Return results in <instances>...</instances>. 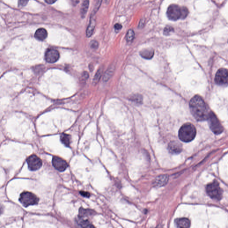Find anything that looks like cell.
<instances>
[{
	"label": "cell",
	"instance_id": "1",
	"mask_svg": "<svg viewBox=\"0 0 228 228\" xmlns=\"http://www.w3.org/2000/svg\"><path fill=\"white\" fill-rule=\"evenodd\" d=\"M189 107L191 114L196 120L204 121L208 118L210 112L204 100L200 96H194L191 99Z\"/></svg>",
	"mask_w": 228,
	"mask_h": 228
},
{
	"label": "cell",
	"instance_id": "2",
	"mask_svg": "<svg viewBox=\"0 0 228 228\" xmlns=\"http://www.w3.org/2000/svg\"><path fill=\"white\" fill-rule=\"evenodd\" d=\"M188 14V11L185 7L179 6L175 4L170 5L167 11L168 18L172 21H177L179 19H184Z\"/></svg>",
	"mask_w": 228,
	"mask_h": 228
},
{
	"label": "cell",
	"instance_id": "3",
	"mask_svg": "<svg viewBox=\"0 0 228 228\" xmlns=\"http://www.w3.org/2000/svg\"><path fill=\"white\" fill-rule=\"evenodd\" d=\"M196 131L195 127L190 123L184 124L179 131L180 139L184 142H189L195 138Z\"/></svg>",
	"mask_w": 228,
	"mask_h": 228
},
{
	"label": "cell",
	"instance_id": "4",
	"mask_svg": "<svg viewBox=\"0 0 228 228\" xmlns=\"http://www.w3.org/2000/svg\"><path fill=\"white\" fill-rule=\"evenodd\" d=\"M206 190L208 195L213 199L219 200L222 198V191L217 181L215 180L208 184Z\"/></svg>",
	"mask_w": 228,
	"mask_h": 228
},
{
	"label": "cell",
	"instance_id": "5",
	"mask_svg": "<svg viewBox=\"0 0 228 228\" xmlns=\"http://www.w3.org/2000/svg\"><path fill=\"white\" fill-rule=\"evenodd\" d=\"M19 201L25 207L37 204L39 198L35 194L29 191H24L21 193Z\"/></svg>",
	"mask_w": 228,
	"mask_h": 228
},
{
	"label": "cell",
	"instance_id": "6",
	"mask_svg": "<svg viewBox=\"0 0 228 228\" xmlns=\"http://www.w3.org/2000/svg\"><path fill=\"white\" fill-rule=\"evenodd\" d=\"M207 120L210 128L215 134H220L223 131V127L216 115L213 112H210Z\"/></svg>",
	"mask_w": 228,
	"mask_h": 228
},
{
	"label": "cell",
	"instance_id": "7",
	"mask_svg": "<svg viewBox=\"0 0 228 228\" xmlns=\"http://www.w3.org/2000/svg\"><path fill=\"white\" fill-rule=\"evenodd\" d=\"M28 168L31 171H36L40 169L42 165V162L36 155L30 156L26 160Z\"/></svg>",
	"mask_w": 228,
	"mask_h": 228
},
{
	"label": "cell",
	"instance_id": "8",
	"mask_svg": "<svg viewBox=\"0 0 228 228\" xmlns=\"http://www.w3.org/2000/svg\"><path fill=\"white\" fill-rule=\"evenodd\" d=\"M216 83L219 85L226 84L228 82L227 70L221 68L217 71L215 77Z\"/></svg>",
	"mask_w": 228,
	"mask_h": 228
},
{
	"label": "cell",
	"instance_id": "9",
	"mask_svg": "<svg viewBox=\"0 0 228 228\" xmlns=\"http://www.w3.org/2000/svg\"><path fill=\"white\" fill-rule=\"evenodd\" d=\"M60 54L56 49H49L46 50L45 54V58L47 62L53 63L58 61L59 59Z\"/></svg>",
	"mask_w": 228,
	"mask_h": 228
},
{
	"label": "cell",
	"instance_id": "10",
	"mask_svg": "<svg viewBox=\"0 0 228 228\" xmlns=\"http://www.w3.org/2000/svg\"><path fill=\"white\" fill-rule=\"evenodd\" d=\"M52 164L54 167L60 172L65 171L68 166L67 163L65 160L55 156L53 158Z\"/></svg>",
	"mask_w": 228,
	"mask_h": 228
},
{
	"label": "cell",
	"instance_id": "11",
	"mask_svg": "<svg viewBox=\"0 0 228 228\" xmlns=\"http://www.w3.org/2000/svg\"><path fill=\"white\" fill-rule=\"evenodd\" d=\"M168 148L170 153L175 154L180 153L182 150L181 144L176 141L171 142L169 144Z\"/></svg>",
	"mask_w": 228,
	"mask_h": 228
},
{
	"label": "cell",
	"instance_id": "12",
	"mask_svg": "<svg viewBox=\"0 0 228 228\" xmlns=\"http://www.w3.org/2000/svg\"><path fill=\"white\" fill-rule=\"evenodd\" d=\"M175 222L178 228H189L191 226L190 220L186 218L177 219Z\"/></svg>",
	"mask_w": 228,
	"mask_h": 228
},
{
	"label": "cell",
	"instance_id": "13",
	"mask_svg": "<svg viewBox=\"0 0 228 228\" xmlns=\"http://www.w3.org/2000/svg\"><path fill=\"white\" fill-rule=\"evenodd\" d=\"M35 38L37 40L43 41L46 39L48 36L47 31L44 28H39L36 30L34 34Z\"/></svg>",
	"mask_w": 228,
	"mask_h": 228
},
{
	"label": "cell",
	"instance_id": "14",
	"mask_svg": "<svg viewBox=\"0 0 228 228\" xmlns=\"http://www.w3.org/2000/svg\"><path fill=\"white\" fill-rule=\"evenodd\" d=\"M169 177L166 175H162L157 177L154 182V185L156 187H161L168 182Z\"/></svg>",
	"mask_w": 228,
	"mask_h": 228
},
{
	"label": "cell",
	"instance_id": "15",
	"mask_svg": "<svg viewBox=\"0 0 228 228\" xmlns=\"http://www.w3.org/2000/svg\"><path fill=\"white\" fill-rule=\"evenodd\" d=\"M96 22L95 19L93 18H91L90 19V22L88 28H87V36L88 37H90L92 36L93 33H94V30H95V27H96Z\"/></svg>",
	"mask_w": 228,
	"mask_h": 228
},
{
	"label": "cell",
	"instance_id": "16",
	"mask_svg": "<svg viewBox=\"0 0 228 228\" xmlns=\"http://www.w3.org/2000/svg\"><path fill=\"white\" fill-rule=\"evenodd\" d=\"M140 54L143 58L150 59L154 55V51L151 49H146L140 52Z\"/></svg>",
	"mask_w": 228,
	"mask_h": 228
},
{
	"label": "cell",
	"instance_id": "17",
	"mask_svg": "<svg viewBox=\"0 0 228 228\" xmlns=\"http://www.w3.org/2000/svg\"><path fill=\"white\" fill-rule=\"evenodd\" d=\"M78 223L82 228H95V226L88 220H85L80 217H79Z\"/></svg>",
	"mask_w": 228,
	"mask_h": 228
},
{
	"label": "cell",
	"instance_id": "18",
	"mask_svg": "<svg viewBox=\"0 0 228 228\" xmlns=\"http://www.w3.org/2000/svg\"><path fill=\"white\" fill-rule=\"evenodd\" d=\"M89 6V1H84L83 2L80 10L81 17L84 18L88 12Z\"/></svg>",
	"mask_w": 228,
	"mask_h": 228
},
{
	"label": "cell",
	"instance_id": "19",
	"mask_svg": "<svg viewBox=\"0 0 228 228\" xmlns=\"http://www.w3.org/2000/svg\"><path fill=\"white\" fill-rule=\"evenodd\" d=\"M60 140L62 143L66 146L69 147L71 144V137L67 134H62L60 136Z\"/></svg>",
	"mask_w": 228,
	"mask_h": 228
},
{
	"label": "cell",
	"instance_id": "20",
	"mask_svg": "<svg viewBox=\"0 0 228 228\" xmlns=\"http://www.w3.org/2000/svg\"><path fill=\"white\" fill-rule=\"evenodd\" d=\"M113 72H114L113 68L112 67L109 68L107 70L106 73L105 74V75H104V77H103V80L105 81V82H107V81H108L110 79V77L112 76Z\"/></svg>",
	"mask_w": 228,
	"mask_h": 228
},
{
	"label": "cell",
	"instance_id": "21",
	"mask_svg": "<svg viewBox=\"0 0 228 228\" xmlns=\"http://www.w3.org/2000/svg\"><path fill=\"white\" fill-rule=\"evenodd\" d=\"M92 212H94L92 211V210L85 209L81 208L80 209V211H79V217H83L85 216L91 215L92 214Z\"/></svg>",
	"mask_w": 228,
	"mask_h": 228
},
{
	"label": "cell",
	"instance_id": "22",
	"mask_svg": "<svg viewBox=\"0 0 228 228\" xmlns=\"http://www.w3.org/2000/svg\"><path fill=\"white\" fill-rule=\"evenodd\" d=\"M102 69L101 68H100L97 71V73H96L95 77H94L93 81V84H96L97 83H99V80H100V78H101V75H102Z\"/></svg>",
	"mask_w": 228,
	"mask_h": 228
},
{
	"label": "cell",
	"instance_id": "23",
	"mask_svg": "<svg viewBox=\"0 0 228 228\" xmlns=\"http://www.w3.org/2000/svg\"><path fill=\"white\" fill-rule=\"evenodd\" d=\"M135 37V33L132 30H129L127 31L126 35V39L127 41H131L133 40Z\"/></svg>",
	"mask_w": 228,
	"mask_h": 228
},
{
	"label": "cell",
	"instance_id": "24",
	"mask_svg": "<svg viewBox=\"0 0 228 228\" xmlns=\"http://www.w3.org/2000/svg\"><path fill=\"white\" fill-rule=\"evenodd\" d=\"M173 31V28L171 26H167L166 27L164 31V33L165 35H168L171 32Z\"/></svg>",
	"mask_w": 228,
	"mask_h": 228
},
{
	"label": "cell",
	"instance_id": "25",
	"mask_svg": "<svg viewBox=\"0 0 228 228\" xmlns=\"http://www.w3.org/2000/svg\"><path fill=\"white\" fill-rule=\"evenodd\" d=\"M98 42L96 41L93 40L90 42V46L93 49H96L98 47Z\"/></svg>",
	"mask_w": 228,
	"mask_h": 228
},
{
	"label": "cell",
	"instance_id": "26",
	"mask_svg": "<svg viewBox=\"0 0 228 228\" xmlns=\"http://www.w3.org/2000/svg\"><path fill=\"white\" fill-rule=\"evenodd\" d=\"M89 77V74L87 72L84 71L83 72L82 75V77L81 79L83 81L86 80L88 79Z\"/></svg>",
	"mask_w": 228,
	"mask_h": 228
},
{
	"label": "cell",
	"instance_id": "27",
	"mask_svg": "<svg viewBox=\"0 0 228 228\" xmlns=\"http://www.w3.org/2000/svg\"><path fill=\"white\" fill-rule=\"evenodd\" d=\"M80 194L82 196H84V197H89L90 196V194L88 192H87V191H80Z\"/></svg>",
	"mask_w": 228,
	"mask_h": 228
},
{
	"label": "cell",
	"instance_id": "28",
	"mask_svg": "<svg viewBox=\"0 0 228 228\" xmlns=\"http://www.w3.org/2000/svg\"><path fill=\"white\" fill-rule=\"evenodd\" d=\"M28 2V1H19V6H26Z\"/></svg>",
	"mask_w": 228,
	"mask_h": 228
},
{
	"label": "cell",
	"instance_id": "29",
	"mask_svg": "<svg viewBox=\"0 0 228 228\" xmlns=\"http://www.w3.org/2000/svg\"><path fill=\"white\" fill-rule=\"evenodd\" d=\"M114 29L116 30H121L122 28V26L121 24H119V23H117V24H115L114 26Z\"/></svg>",
	"mask_w": 228,
	"mask_h": 228
},
{
	"label": "cell",
	"instance_id": "30",
	"mask_svg": "<svg viewBox=\"0 0 228 228\" xmlns=\"http://www.w3.org/2000/svg\"><path fill=\"white\" fill-rule=\"evenodd\" d=\"M56 1L55 0H45V2L47 3V4H52L55 3Z\"/></svg>",
	"mask_w": 228,
	"mask_h": 228
},
{
	"label": "cell",
	"instance_id": "31",
	"mask_svg": "<svg viewBox=\"0 0 228 228\" xmlns=\"http://www.w3.org/2000/svg\"><path fill=\"white\" fill-rule=\"evenodd\" d=\"M3 206L2 204H0V215L3 213Z\"/></svg>",
	"mask_w": 228,
	"mask_h": 228
}]
</instances>
